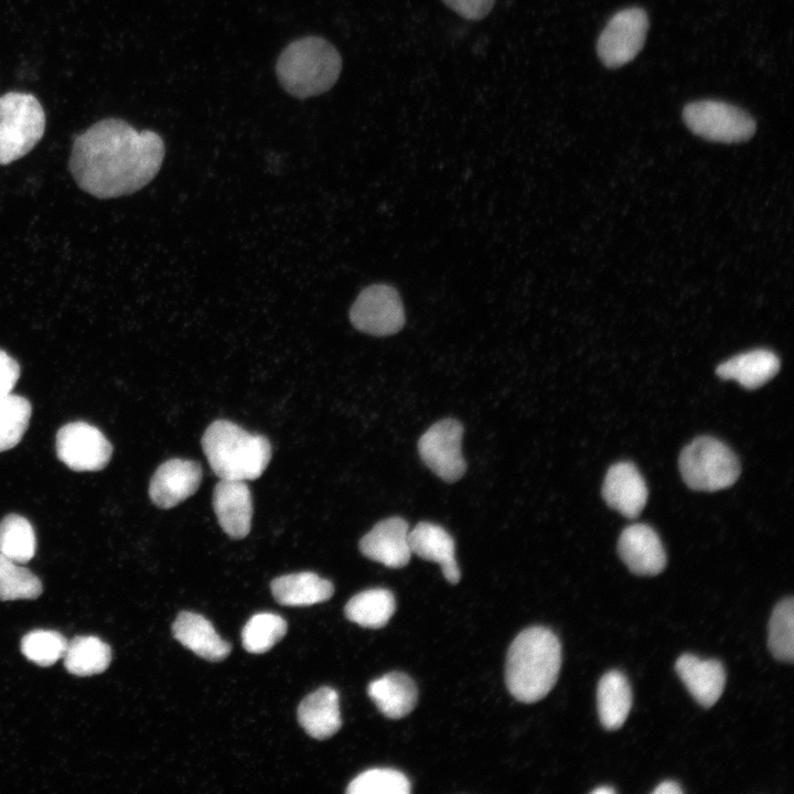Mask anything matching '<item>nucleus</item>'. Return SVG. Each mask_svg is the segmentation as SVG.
Returning a JSON list of instances; mask_svg holds the SVG:
<instances>
[{
  "label": "nucleus",
  "mask_w": 794,
  "mask_h": 794,
  "mask_svg": "<svg viewBox=\"0 0 794 794\" xmlns=\"http://www.w3.org/2000/svg\"><path fill=\"white\" fill-rule=\"evenodd\" d=\"M164 153L163 139L157 132L138 131L121 119L107 118L75 138L68 165L84 192L114 198L135 193L152 181Z\"/></svg>",
  "instance_id": "f257e3e1"
},
{
  "label": "nucleus",
  "mask_w": 794,
  "mask_h": 794,
  "mask_svg": "<svg viewBox=\"0 0 794 794\" xmlns=\"http://www.w3.org/2000/svg\"><path fill=\"white\" fill-rule=\"evenodd\" d=\"M561 666V644L544 626L523 630L507 651L505 683L518 701L532 704L544 698L557 682Z\"/></svg>",
  "instance_id": "f03ea898"
},
{
  "label": "nucleus",
  "mask_w": 794,
  "mask_h": 794,
  "mask_svg": "<svg viewBox=\"0 0 794 794\" xmlns=\"http://www.w3.org/2000/svg\"><path fill=\"white\" fill-rule=\"evenodd\" d=\"M342 71L337 50L321 36L294 40L280 53L276 74L287 93L307 98L328 92Z\"/></svg>",
  "instance_id": "7ed1b4c3"
},
{
  "label": "nucleus",
  "mask_w": 794,
  "mask_h": 794,
  "mask_svg": "<svg viewBox=\"0 0 794 794\" xmlns=\"http://www.w3.org/2000/svg\"><path fill=\"white\" fill-rule=\"evenodd\" d=\"M202 447L213 472L225 480H255L271 459V444L266 437L223 419L207 427Z\"/></svg>",
  "instance_id": "20e7f679"
},
{
  "label": "nucleus",
  "mask_w": 794,
  "mask_h": 794,
  "mask_svg": "<svg viewBox=\"0 0 794 794\" xmlns=\"http://www.w3.org/2000/svg\"><path fill=\"white\" fill-rule=\"evenodd\" d=\"M45 130V114L31 94L11 92L0 97V165L28 154Z\"/></svg>",
  "instance_id": "39448f33"
},
{
  "label": "nucleus",
  "mask_w": 794,
  "mask_h": 794,
  "mask_svg": "<svg viewBox=\"0 0 794 794\" xmlns=\"http://www.w3.org/2000/svg\"><path fill=\"white\" fill-rule=\"evenodd\" d=\"M679 470L690 489L713 492L727 489L738 480L740 463L723 442L702 436L683 449Z\"/></svg>",
  "instance_id": "423d86ee"
},
{
  "label": "nucleus",
  "mask_w": 794,
  "mask_h": 794,
  "mask_svg": "<svg viewBox=\"0 0 794 794\" xmlns=\"http://www.w3.org/2000/svg\"><path fill=\"white\" fill-rule=\"evenodd\" d=\"M683 120L697 136L717 142L736 143L755 132L754 119L744 110L719 100H698L683 109Z\"/></svg>",
  "instance_id": "0eeeda50"
},
{
  "label": "nucleus",
  "mask_w": 794,
  "mask_h": 794,
  "mask_svg": "<svg viewBox=\"0 0 794 794\" xmlns=\"http://www.w3.org/2000/svg\"><path fill=\"white\" fill-rule=\"evenodd\" d=\"M350 320L361 332L385 336L397 333L405 324V309L398 291L375 283L363 289L350 310Z\"/></svg>",
  "instance_id": "6e6552de"
},
{
  "label": "nucleus",
  "mask_w": 794,
  "mask_h": 794,
  "mask_svg": "<svg viewBox=\"0 0 794 794\" xmlns=\"http://www.w3.org/2000/svg\"><path fill=\"white\" fill-rule=\"evenodd\" d=\"M647 30L648 17L643 9L633 7L616 12L599 35V58L610 68L631 62L642 50Z\"/></svg>",
  "instance_id": "1a4fd4ad"
},
{
  "label": "nucleus",
  "mask_w": 794,
  "mask_h": 794,
  "mask_svg": "<svg viewBox=\"0 0 794 794\" xmlns=\"http://www.w3.org/2000/svg\"><path fill=\"white\" fill-rule=\"evenodd\" d=\"M56 455L71 470L99 471L110 461L112 447L103 432L85 421L68 422L55 438Z\"/></svg>",
  "instance_id": "9d476101"
},
{
  "label": "nucleus",
  "mask_w": 794,
  "mask_h": 794,
  "mask_svg": "<svg viewBox=\"0 0 794 794\" xmlns=\"http://www.w3.org/2000/svg\"><path fill=\"white\" fill-rule=\"evenodd\" d=\"M462 436V425L448 418L433 423L418 441L423 463L448 483L460 480L466 470L461 451Z\"/></svg>",
  "instance_id": "9b49d317"
},
{
  "label": "nucleus",
  "mask_w": 794,
  "mask_h": 794,
  "mask_svg": "<svg viewBox=\"0 0 794 794\" xmlns=\"http://www.w3.org/2000/svg\"><path fill=\"white\" fill-rule=\"evenodd\" d=\"M202 481L201 465L191 460L171 459L153 473L149 496L160 508H171L193 495Z\"/></svg>",
  "instance_id": "f8f14e48"
},
{
  "label": "nucleus",
  "mask_w": 794,
  "mask_h": 794,
  "mask_svg": "<svg viewBox=\"0 0 794 794\" xmlns=\"http://www.w3.org/2000/svg\"><path fill=\"white\" fill-rule=\"evenodd\" d=\"M360 550L368 559L386 567L406 566L412 555L407 522L397 516L378 522L361 538Z\"/></svg>",
  "instance_id": "ddd939ff"
},
{
  "label": "nucleus",
  "mask_w": 794,
  "mask_h": 794,
  "mask_svg": "<svg viewBox=\"0 0 794 794\" xmlns=\"http://www.w3.org/2000/svg\"><path fill=\"white\" fill-rule=\"evenodd\" d=\"M618 551L627 568L639 576H656L666 566V554L657 533L646 524L623 529Z\"/></svg>",
  "instance_id": "4468645a"
},
{
  "label": "nucleus",
  "mask_w": 794,
  "mask_h": 794,
  "mask_svg": "<svg viewBox=\"0 0 794 794\" xmlns=\"http://www.w3.org/2000/svg\"><path fill=\"white\" fill-rule=\"evenodd\" d=\"M213 507L219 526L233 538L248 535L253 517V497L245 481L225 480L216 484Z\"/></svg>",
  "instance_id": "2eb2a0df"
},
{
  "label": "nucleus",
  "mask_w": 794,
  "mask_h": 794,
  "mask_svg": "<svg viewBox=\"0 0 794 794\" xmlns=\"http://www.w3.org/2000/svg\"><path fill=\"white\" fill-rule=\"evenodd\" d=\"M647 494L645 481L634 464L619 462L608 470L602 496L611 508L623 516L637 517L646 504Z\"/></svg>",
  "instance_id": "dca6fc26"
},
{
  "label": "nucleus",
  "mask_w": 794,
  "mask_h": 794,
  "mask_svg": "<svg viewBox=\"0 0 794 794\" xmlns=\"http://www.w3.org/2000/svg\"><path fill=\"white\" fill-rule=\"evenodd\" d=\"M675 669L698 704L709 708L717 702L726 684L725 667L718 659L683 654L677 658Z\"/></svg>",
  "instance_id": "f3484780"
},
{
  "label": "nucleus",
  "mask_w": 794,
  "mask_h": 794,
  "mask_svg": "<svg viewBox=\"0 0 794 794\" xmlns=\"http://www.w3.org/2000/svg\"><path fill=\"white\" fill-rule=\"evenodd\" d=\"M411 554L421 559L437 562L450 583L459 582L460 569L455 560V546L451 535L441 526L420 522L409 530Z\"/></svg>",
  "instance_id": "a211bd4d"
},
{
  "label": "nucleus",
  "mask_w": 794,
  "mask_h": 794,
  "mask_svg": "<svg viewBox=\"0 0 794 794\" xmlns=\"http://www.w3.org/2000/svg\"><path fill=\"white\" fill-rule=\"evenodd\" d=\"M172 633L184 647L207 661H222L230 652V644L217 634L206 618L197 613L180 612Z\"/></svg>",
  "instance_id": "6ab92c4d"
},
{
  "label": "nucleus",
  "mask_w": 794,
  "mask_h": 794,
  "mask_svg": "<svg viewBox=\"0 0 794 794\" xmlns=\"http://www.w3.org/2000/svg\"><path fill=\"white\" fill-rule=\"evenodd\" d=\"M298 721L312 738L324 740L342 726L339 695L331 687H321L308 695L298 707Z\"/></svg>",
  "instance_id": "aec40b11"
},
{
  "label": "nucleus",
  "mask_w": 794,
  "mask_h": 794,
  "mask_svg": "<svg viewBox=\"0 0 794 794\" xmlns=\"http://www.w3.org/2000/svg\"><path fill=\"white\" fill-rule=\"evenodd\" d=\"M367 693L378 710L389 719H400L411 712L418 696L412 679L400 672H391L375 679L369 684Z\"/></svg>",
  "instance_id": "412c9836"
},
{
  "label": "nucleus",
  "mask_w": 794,
  "mask_h": 794,
  "mask_svg": "<svg viewBox=\"0 0 794 794\" xmlns=\"http://www.w3.org/2000/svg\"><path fill=\"white\" fill-rule=\"evenodd\" d=\"M779 368V357L760 348L729 358L717 367L716 373L722 379H733L747 389H755L768 383Z\"/></svg>",
  "instance_id": "4be33fe9"
},
{
  "label": "nucleus",
  "mask_w": 794,
  "mask_h": 794,
  "mask_svg": "<svg viewBox=\"0 0 794 794\" xmlns=\"http://www.w3.org/2000/svg\"><path fill=\"white\" fill-rule=\"evenodd\" d=\"M270 588L277 602L289 607L321 603L334 592L331 581L310 571L280 576L272 580Z\"/></svg>",
  "instance_id": "5701e85b"
},
{
  "label": "nucleus",
  "mask_w": 794,
  "mask_h": 794,
  "mask_svg": "<svg viewBox=\"0 0 794 794\" xmlns=\"http://www.w3.org/2000/svg\"><path fill=\"white\" fill-rule=\"evenodd\" d=\"M598 713L607 730L621 728L632 706V690L627 678L619 670L605 673L598 683Z\"/></svg>",
  "instance_id": "b1692460"
},
{
  "label": "nucleus",
  "mask_w": 794,
  "mask_h": 794,
  "mask_svg": "<svg viewBox=\"0 0 794 794\" xmlns=\"http://www.w3.org/2000/svg\"><path fill=\"white\" fill-rule=\"evenodd\" d=\"M396 610L394 594L383 588L362 591L352 597L345 605L346 618L364 627L385 626Z\"/></svg>",
  "instance_id": "393cba45"
},
{
  "label": "nucleus",
  "mask_w": 794,
  "mask_h": 794,
  "mask_svg": "<svg viewBox=\"0 0 794 794\" xmlns=\"http://www.w3.org/2000/svg\"><path fill=\"white\" fill-rule=\"evenodd\" d=\"M64 666L76 676H92L103 673L111 661V650L96 636H76L67 643Z\"/></svg>",
  "instance_id": "a878e982"
},
{
  "label": "nucleus",
  "mask_w": 794,
  "mask_h": 794,
  "mask_svg": "<svg viewBox=\"0 0 794 794\" xmlns=\"http://www.w3.org/2000/svg\"><path fill=\"white\" fill-rule=\"evenodd\" d=\"M36 539L31 523L21 515L9 514L0 522V554L25 564L35 554Z\"/></svg>",
  "instance_id": "bb28decb"
},
{
  "label": "nucleus",
  "mask_w": 794,
  "mask_h": 794,
  "mask_svg": "<svg viewBox=\"0 0 794 794\" xmlns=\"http://www.w3.org/2000/svg\"><path fill=\"white\" fill-rule=\"evenodd\" d=\"M768 645L774 658L792 663L794 658V600L782 599L769 622Z\"/></svg>",
  "instance_id": "cd10ccee"
},
{
  "label": "nucleus",
  "mask_w": 794,
  "mask_h": 794,
  "mask_svg": "<svg viewBox=\"0 0 794 794\" xmlns=\"http://www.w3.org/2000/svg\"><path fill=\"white\" fill-rule=\"evenodd\" d=\"M32 414L30 401L15 394L0 397V452L15 447L28 429Z\"/></svg>",
  "instance_id": "c85d7f7f"
},
{
  "label": "nucleus",
  "mask_w": 794,
  "mask_h": 794,
  "mask_svg": "<svg viewBox=\"0 0 794 794\" xmlns=\"http://www.w3.org/2000/svg\"><path fill=\"white\" fill-rule=\"evenodd\" d=\"M287 632V622L278 614L262 612L253 615L242 631L246 651L261 654L269 651Z\"/></svg>",
  "instance_id": "c756f323"
},
{
  "label": "nucleus",
  "mask_w": 794,
  "mask_h": 794,
  "mask_svg": "<svg viewBox=\"0 0 794 794\" xmlns=\"http://www.w3.org/2000/svg\"><path fill=\"white\" fill-rule=\"evenodd\" d=\"M42 590L31 570L0 554V600L35 599Z\"/></svg>",
  "instance_id": "7c9ffc66"
},
{
  "label": "nucleus",
  "mask_w": 794,
  "mask_h": 794,
  "mask_svg": "<svg viewBox=\"0 0 794 794\" xmlns=\"http://www.w3.org/2000/svg\"><path fill=\"white\" fill-rule=\"evenodd\" d=\"M410 782L407 776L393 769H371L353 779L348 794H408Z\"/></svg>",
  "instance_id": "2f4dec72"
},
{
  "label": "nucleus",
  "mask_w": 794,
  "mask_h": 794,
  "mask_svg": "<svg viewBox=\"0 0 794 794\" xmlns=\"http://www.w3.org/2000/svg\"><path fill=\"white\" fill-rule=\"evenodd\" d=\"M66 639L56 631L35 630L21 640V652L40 666H50L64 656Z\"/></svg>",
  "instance_id": "473e14b6"
},
{
  "label": "nucleus",
  "mask_w": 794,
  "mask_h": 794,
  "mask_svg": "<svg viewBox=\"0 0 794 794\" xmlns=\"http://www.w3.org/2000/svg\"><path fill=\"white\" fill-rule=\"evenodd\" d=\"M459 15L471 21L485 18L492 10L495 0H442Z\"/></svg>",
  "instance_id": "72a5a7b5"
},
{
  "label": "nucleus",
  "mask_w": 794,
  "mask_h": 794,
  "mask_svg": "<svg viewBox=\"0 0 794 794\" xmlns=\"http://www.w3.org/2000/svg\"><path fill=\"white\" fill-rule=\"evenodd\" d=\"M19 377V363L0 348V397L12 393Z\"/></svg>",
  "instance_id": "f704fd0d"
},
{
  "label": "nucleus",
  "mask_w": 794,
  "mask_h": 794,
  "mask_svg": "<svg viewBox=\"0 0 794 794\" xmlns=\"http://www.w3.org/2000/svg\"><path fill=\"white\" fill-rule=\"evenodd\" d=\"M654 794H680L683 790L679 784L674 781H664L653 791Z\"/></svg>",
  "instance_id": "c9c22d12"
},
{
  "label": "nucleus",
  "mask_w": 794,
  "mask_h": 794,
  "mask_svg": "<svg viewBox=\"0 0 794 794\" xmlns=\"http://www.w3.org/2000/svg\"><path fill=\"white\" fill-rule=\"evenodd\" d=\"M615 791L610 786H601L593 790L592 794H613Z\"/></svg>",
  "instance_id": "e433bc0d"
}]
</instances>
